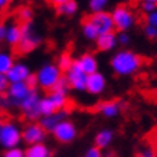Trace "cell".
Returning <instances> with one entry per match:
<instances>
[{
    "label": "cell",
    "instance_id": "cell-1",
    "mask_svg": "<svg viewBox=\"0 0 157 157\" xmlns=\"http://www.w3.org/2000/svg\"><path fill=\"white\" fill-rule=\"evenodd\" d=\"M109 67L115 75L131 76L136 75L143 67V58L130 49H121L109 59Z\"/></svg>",
    "mask_w": 157,
    "mask_h": 157
},
{
    "label": "cell",
    "instance_id": "cell-2",
    "mask_svg": "<svg viewBox=\"0 0 157 157\" xmlns=\"http://www.w3.org/2000/svg\"><path fill=\"white\" fill-rule=\"evenodd\" d=\"M62 71L55 63H45L39 68L36 72V79H38V86H40L45 91H52L56 84L61 81Z\"/></svg>",
    "mask_w": 157,
    "mask_h": 157
},
{
    "label": "cell",
    "instance_id": "cell-3",
    "mask_svg": "<svg viewBox=\"0 0 157 157\" xmlns=\"http://www.w3.org/2000/svg\"><path fill=\"white\" fill-rule=\"evenodd\" d=\"M67 104H68V98L65 94H61V92H56V91H51V94L40 98V102H39L40 115L43 117V115H49L53 114V113H58V111H62L67 107Z\"/></svg>",
    "mask_w": 157,
    "mask_h": 157
},
{
    "label": "cell",
    "instance_id": "cell-4",
    "mask_svg": "<svg viewBox=\"0 0 157 157\" xmlns=\"http://www.w3.org/2000/svg\"><path fill=\"white\" fill-rule=\"evenodd\" d=\"M111 16H113L115 30H120V32H128L130 29H133L134 25H136V14L128 6L125 5L117 6L111 12Z\"/></svg>",
    "mask_w": 157,
    "mask_h": 157
},
{
    "label": "cell",
    "instance_id": "cell-5",
    "mask_svg": "<svg viewBox=\"0 0 157 157\" xmlns=\"http://www.w3.org/2000/svg\"><path fill=\"white\" fill-rule=\"evenodd\" d=\"M20 143H22V130L19 128V125L12 121L3 123L0 130V146L5 150H9L19 147Z\"/></svg>",
    "mask_w": 157,
    "mask_h": 157
},
{
    "label": "cell",
    "instance_id": "cell-6",
    "mask_svg": "<svg viewBox=\"0 0 157 157\" xmlns=\"http://www.w3.org/2000/svg\"><path fill=\"white\" fill-rule=\"evenodd\" d=\"M20 30H22V39H20V43L17 45L20 52H23V53L32 52L35 48H38L39 45H40V36L36 33L33 25L30 23V22L22 25Z\"/></svg>",
    "mask_w": 157,
    "mask_h": 157
},
{
    "label": "cell",
    "instance_id": "cell-7",
    "mask_svg": "<svg viewBox=\"0 0 157 157\" xmlns=\"http://www.w3.org/2000/svg\"><path fill=\"white\" fill-rule=\"evenodd\" d=\"M52 134L56 141H59L62 144H69L78 136V128H76V125L72 121L63 120L62 123L58 124V127L52 131Z\"/></svg>",
    "mask_w": 157,
    "mask_h": 157
},
{
    "label": "cell",
    "instance_id": "cell-8",
    "mask_svg": "<svg viewBox=\"0 0 157 157\" xmlns=\"http://www.w3.org/2000/svg\"><path fill=\"white\" fill-rule=\"evenodd\" d=\"M42 97L39 95L36 90H32L29 92V95L25 98V101L20 104L19 108L22 109L23 115L28 120H36L40 117V109H39V102Z\"/></svg>",
    "mask_w": 157,
    "mask_h": 157
},
{
    "label": "cell",
    "instance_id": "cell-9",
    "mask_svg": "<svg viewBox=\"0 0 157 157\" xmlns=\"http://www.w3.org/2000/svg\"><path fill=\"white\" fill-rule=\"evenodd\" d=\"M65 78H67V81L69 82V86H71L72 90L78 91V92L86 91L88 75L76 65V62H74V65L65 72Z\"/></svg>",
    "mask_w": 157,
    "mask_h": 157
},
{
    "label": "cell",
    "instance_id": "cell-10",
    "mask_svg": "<svg viewBox=\"0 0 157 157\" xmlns=\"http://www.w3.org/2000/svg\"><path fill=\"white\" fill-rule=\"evenodd\" d=\"M46 138V130L39 123H30L22 130V140L28 146L40 144Z\"/></svg>",
    "mask_w": 157,
    "mask_h": 157
},
{
    "label": "cell",
    "instance_id": "cell-11",
    "mask_svg": "<svg viewBox=\"0 0 157 157\" xmlns=\"http://www.w3.org/2000/svg\"><path fill=\"white\" fill-rule=\"evenodd\" d=\"M90 20L92 26L97 29L98 35H104L109 33V32H114L115 26L113 22V16L108 12H100V13H92L90 17H86Z\"/></svg>",
    "mask_w": 157,
    "mask_h": 157
},
{
    "label": "cell",
    "instance_id": "cell-12",
    "mask_svg": "<svg viewBox=\"0 0 157 157\" xmlns=\"http://www.w3.org/2000/svg\"><path fill=\"white\" fill-rule=\"evenodd\" d=\"M30 91L32 90L28 86L26 82H14V84H10L9 85V90L6 92V97H7L10 105L20 107V104H22L25 101V98L29 95Z\"/></svg>",
    "mask_w": 157,
    "mask_h": 157
},
{
    "label": "cell",
    "instance_id": "cell-13",
    "mask_svg": "<svg viewBox=\"0 0 157 157\" xmlns=\"http://www.w3.org/2000/svg\"><path fill=\"white\" fill-rule=\"evenodd\" d=\"M107 88V78L104 74H101L100 71L95 74L88 75V81H86V92L91 95H100L102 94Z\"/></svg>",
    "mask_w": 157,
    "mask_h": 157
},
{
    "label": "cell",
    "instance_id": "cell-14",
    "mask_svg": "<svg viewBox=\"0 0 157 157\" xmlns=\"http://www.w3.org/2000/svg\"><path fill=\"white\" fill-rule=\"evenodd\" d=\"M6 76H7L10 84H14V82H26V79L30 76V69L23 62H14V65L6 74Z\"/></svg>",
    "mask_w": 157,
    "mask_h": 157
},
{
    "label": "cell",
    "instance_id": "cell-15",
    "mask_svg": "<svg viewBox=\"0 0 157 157\" xmlns=\"http://www.w3.org/2000/svg\"><path fill=\"white\" fill-rule=\"evenodd\" d=\"M95 45H97V48H98V51H101V52L114 51L115 46L118 45L117 33H115V32H109V33L100 35L95 40Z\"/></svg>",
    "mask_w": 157,
    "mask_h": 157
},
{
    "label": "cell",
    "instance_id": "cell-16",
    "mask_svg": "<svg viewBox=\"0 0 157 157\" xmlns=\"http://www.w3.org/2000/svg\"><path fill=\"white\" fill-rule=\"evenodd\" d=\"M75 62L86 75H91V74L98 72V59H97L92 53H84V55H81Z\"/></svg>",
    "mask_w": 157,
    "mask_h": 157
},
{
    "label": "cell",
    "instance_id": "cell-17",
    "mask_svg": "<svg viewBox=\"0 0 157 157\" xmlns=\"http://www.w3.org/2000/svg\"><path fill=\"white\" fill-rule=\"evenodd\" d=\"M97 109L105 118H115L121 113V102H118V101H104L97 107Z\"/></svg>",
    "mask_w": 157,
    "mask_h": 157
},
{
    "label": "cell",
    "instance_id": "cell-18",
    "mask_svg": "<svg viewBox=\"0 0 157 157\" xmlns=\"http://www.w3.org/2000/svg\"><path fill=\"white\" fill-rule=\"evenodd\" d=\"M65 115H67V113H65L63 109H62V111H58V113H53V114L43 115L39 124H40L46 131H51V133H52L53 130L58 127V124L62 123L63 120H67L65 118Z\"/></svg>",
    "mask_w": 157,
    "mask_h": 157
},
{
    "label": "cell",
    "instance_id": "cell-19",
    "mask_svg": "<svg viewBox=\"0 0 157 157\" xmlns=\"http://www.w3.org/2000/svg\"><path fill=\"white\" fill-rule=\"evenodd\" d=\"M114 141V131L111 128H102L100 130L98 133L95 134L94 137V144H95L98 148L104 150V148H108Z\"/></svg>",
    "mask_w": 157,
    "mask_h": 157
},
{
    "label": "cell",
    "instance_id": "cell-20",
    "mask_svg": "<svg viewBox=\"0 0 157 157\" xmlns=\"http://www.w3.org/2000/svg\"><path fill=\"white\" fill-rule=\"evenodd\" d=\"M20 39H22V30H20V26L17 25H10L7 26V33H6V39L5 42L10 46H17L20 43Z\"/></svg>",
    "mask_w": 157,
    "mask_h": 157
},
{
    "label": "cell",
    "instance_id": "cell-21",
    "mask_svg": "<svg viewBox=\"0 0 157 157\" xmlns=\"http://www.w3.org/2000/svg\"><path fill=\"white\" fill-rule=\"evenodd\" d=\"M26 157H51V150L46 144H35L26 148Z\"/></svg>",
    "mask_w": 157,
    "mask_h": 157
},
{
    "label": "cell",
    "instance_id": "cell-22",
    "mask_svg": "<svg viewBox=\"0 0 157 157\" xmlns=\"http://www.w3.org/2000/svg\"><path fill=\"white\" fill-rule=\"evenodd\" d=\"M14 65V59H13V55L9 52H5L2 51L0 52V74L6 75L7 72L12 69V67Z\"/></svg>",
    "mask_w": 157,
    "mask_h": 157
},
{
    "label": "cell",
    "instance_id": "cell-23",
    "mask_svg": "<svg viewBox=\"0 0 157 157\" xmlns=\"http://www.w3.org/2000/svg\"><path fill=\"white\" fill-rule=\"evenodd\" d=\"M81 29H82V35H84V38L88 39V40H94V42H95L97 38L100 36V35H98V32H97V29L92 26V23H91L88 19L84 20V23H82V28Z\"/></svg>",
    "mask_w": 157,
    "mask_h": 157
},
{
    "label": "cell",
    "instance_id": "cell-24",
    "mask_svg": "<svg viewBox=\"0 0 157 157\" xmlns=\"http://www.w3.org/2000/svg\"><path fill=\"white\" fill-rule=\"evenodd\" d=\"M56 9H58V12L61 14H63V16H74V14L78 12V3H76L75 0H69L67 3L58 6Z\"/></svg>",
    "mask_w": 157,
    "mask_h": 157
},
{
    "label": "cell",
    "instance_id": "cell-25",
    "mask_svg": "<svg viewBox=\"0 0 157 157\" xmlns=\"http://www.w3.org/2000/svg\"><path fill=\"white\" fill-rule=\"evenodd\" d=\"M74 59H72L71 56V53H68V52H63L59 55V58H58V67H59V69H61L62 72H67L69 68L74 65Z\"/></svg>",
    "mask_w": 157,
    "mask_h": 157
},
{
    "label": "cell",
    "instance_id": "cell-26",
    "mask_svg": "<svg viewBox=\"0 0 157 157\" xmlns=\"http://www.w3.org/2000/svg\"><path fill=\"white\" fill-rule=\"evenodd\" d=\"M108 6V0H90L88 2V7L92 13H100L105 12V7Z\"/></svg>",
    "mask_w": 157,
    "mask_h": 157
},
{
    "label": "cell",
    "instance_id": "cell-27",
    "mask_svg": "<svg viewBox=\"0 0 157 157\" xmlns=\"http://www.w3.org/2000/svg\"><path fill=\"white\" fill-rule=\"evenodd\" d=\"M33 17V10L30 9V7H22V9L19 10V19L23 22V23H28V22H30V19Z\"/></svg>",
    "mask_w": 157,
    "mask_h": 157
},
{
    "label": "cell",
    "instance_id": "cell-28",
    "mask_svg": "<svg viewBox=\"0 0 157 157\" xmlns=\"http://www.w3.org/2000/svg\"><path fill=\"white\" fill-rule=\"evenodd\" d=\"M69 88H71V86H69V82L67 81V78H65V76H62L61 81L58 82L56 86H55L52 91H56V92H61V94H65V95H67L68 91H69Z\"/></svg>",
    "mask_w": 157,
    "mask_h": 157
},
{
    "label": "cell",
    "instance_id": "cell-29",
    "mask_svg": "<svg viewBox=\"0 0 157 157\" xmlns=\"http://www.w3.org/2000/svg\"><path fill=\"white\" fill-rule=\"evenodd\" d=\"M2 157H26V153H25L20 147H14V148L5 150V153H3Z\"/></svg>",
    "mask_w": 157,
    "mask_h": 157
},
{
    "label": "cell",
    "instance_id": "cell-30",
    "mask_svg": "<svg viewBox=\"0 0 157 157\" xmlns=\"http://www.w3.org/2000/svg\"><path fill=\"white\" fill-rule=\"evenodd\" d=\"M143 32H144V36L150 40H154L157 39V28L154 26H150V25H146L143 28Z\"/></svg>",
    "mask_w": 157,
    "mask_h": 157
},
{
    "label": "cell",
    "instance_id": "cell-31",
    "mask_svg": "<svg viewBox=\"0 0 157 157\" xmlns=\"http://www.w3.org/2000/svg\"><path fill=\"white\" fill-rule=\"evenodd\" d=\"M136 157H157V151L153 147L147 146V147H143L140 151L137 153Z\"/></svg>",
    "mask_w": 157,
    "mask_h": 157
},
{
    "label": "cell",
    "instance_id": "cell-32",
    "mask_svg": "<svg viewBox=\"0 0 157 157\" xmlns=\"http://www.w3.org/2000/svg\"><path fill=\"white\" fill-rule=\"evenodd\" d=\"M84 157H104V154H102V150H101V148H98L97 146H92V147H90L85 151Z\"/></svg>",
    "mask_w": 157,
    "mask_h": 157
},
{
    "label": "cell",
    "instance_id": "cell-33",
    "mask_svg": "<svg viewBox=\"0 0 157 157\" xmlns=\"http://www.w3.org/2000/svg\"><path fill=\"white\" fill-rule=\"evenodd\" d=\"M117 39H118V45H123V46H127L131 42V36L128 32H120L117 35Z\"/></svg>",
    "mask_w": 157,
    "mask_h": 157
},
{
    "label": "cell",
    "instance_id": "cell-34",
    "mask_svg": "<svg viewBox=\"0 0 157 157\" xmlns=\"http://www.w3.org/2000/svg\"><path fill=\"white\" fill-rule=\"evenodd\" d=\"M141 10H143L146 14H150L151 12L157 10V5L156 3H150V2H143V3H141Z\"/></svg>",
    "mask_w": 157,
    "mask_h": 157
},
{
    "label": "cell",
    "instance_id": "cell-35",
    "mask_svg": "<svg viewBox=\"0 0 157 157\" xmlns=\"http://www.w3.org/2000/svg\"><path fill=\"white\" fill-rule=\"evenodd\" d=\"M9 85H10V82H9V79H7V76L3 75V74H0V94H2V92H7Z\"/></svg>",
    "mask_w": 157,
    "mask_h": 157
},
{
    "label": "cell",
    "instance_id": "cell-36",
    "mask_svg": "<svg viewBox=\"0 0 157 157\" xmlns=\"http://www.w3.org/2000/svg\"><path fill=\"white\" fill-rule=\"evenodd\" d=\"M146 20H147V25L157 28V10H154V12H151L150 14H147Z\"/></svg>",
    "mask_w": 157,
    "mask_h": 157
},
{
    "label": "cell",
    "instance_id": "cell-37",
    "mask_svg": "<svg viewBox=\"0 0 157 157\" xmlns=\"http://www.w3.org/2000/svg\"><path fill=\"white\" fill-rule=\"evenodd\" d=\"M26 84H28V86L30 88V90H35V86L38 85V79H36V75H32V74H30V76H29L28 79H26Z\"/></svg>",
    "mask_w": 157,
    "mask_h": 157
},
{
    "label": "cell",
    "instance_id": "cell-38",
    "mask_svg": "<svg viewBox=\"0 0 157 157\" xmlns=\"http://www.w3.org/2000/svg\"><path fill=\"white\" fill-rule=\"evenodd\" d=\"M7 33V26L5 23H0V40H5Z\"/></svg>",
    "mask_w": 157,
    "mask_h": 157
},
{
    "label": "cell",
    "instance_id": "cell-39",
    "mask_svg": "<svg viewBox=\"0 0 157 157\" xmlns=\"http://www.w3.org/2000/svg\"><path fill=\"white\" fill-rule=\"evenodd\" d=\"M0 105H2V107H10L7 97H0Z\"/></svg>",
    "mask_w": 157,
    "mask_h": 157
},
{
    "label": "cell",
    "instance_id": "cell-40",
    "mask_svg": "<svg viewBox=\"0 0 157 157\" xmlns=\"http://www.w3.org/2000/svg\"><path fill=\"white\" fill-rule=\"evenodd\" d=\"M67 2H69V0H49V3H52L53 6H61V5H63V3H67Z\"/></svg>",
    "mask_w": 157,
    "mask_h": 157
},
{
    "label": "cell",
    "instance_id": "cell-41",
    "mask_svg": "<svg viewBox=\"0 0 157 157\" xmlns=\"http://www.w3.org/2000/svg\"><path fill=\"white\" fill-rule=\"evenodd\" d=\"M12 2V0H0V10L6 9L7 6H9V3Z\"/></svg>",
    "mask_w": 157,
    "mask_h": 157
},
{
    "label": "cell",
    "instance_id": "cell-42",
    "mask_svg": "<svg viewBox=\"0 0 157 157\" xmlns=\"http://www.w3.org/2000/svg\"><path fill=\"white\" fill-rule=\"evenodd\" d=\"M143 2H150V3H156L157 5V0H143Z\"/></svg>",
    "mask_w": 157,
    "mask_h": 157
},
{
    "label": "cell",
    "instance_id": "cell-43",
    "mask_svg": "<svg viewBox=\"0 0 157 157\" xmlns=\"http://www.w3.org/2000/svg\"><path fill=\"white\" fill-rule=\"evenodd\" d=\"M2 125H3V123H2V121H0V130H2Z\"/></svg>",
    "mask_w": 157,
    "mask_h": 157
}]
</instances>
